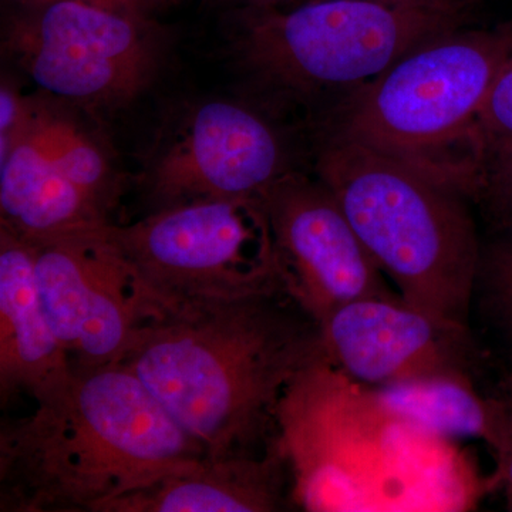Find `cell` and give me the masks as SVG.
<instances>
[{
    "label": "cell",
    "mask_w": 512,
    "mask_h": 512,
    "mask_svg": "<svg viewBox=\"0 0 512 512\" xmlns=\"http://www.w3.org/2000/svg\"><path fill=\"white\" fill-rule=\"evenodd\" d=\"M376 2L463 19L464 13L474 5L476 0H376Z\"/></svg>",
    "instance_id": "cell-21"
},
{
    "label": "cell",
    "mask_w": 512,
    "mask_h": 512,
    "mask_svg": "<svg viewBox=\"0 0 512 512\" xmlns=\"http://www.w3.org/2000/svg\"><path fill=\"white\" fill-rule=\"evenodd\" d=\"M471 326L494 362L512 370V235L483 241Z\"/></svg>",
    "instance_id": "cell-16"
},
{
    "label": "cell",
    "mask_w": 512,
    "mask_h": 512,
    "mask_svg": "<svg viewBox=\"0 0 512 512\" xmlns=\"http://www.w3.org/2000/svg\"><path fill=\"white\" fill-rule=\"evenodd\" d=\"M86 111L55 97H26L0 143V228L42 244L111 224L123 178Z\"/></svg>",
    "instance_id": "cell-8"
},
{
    "label": "cell",
    "mask_w": 512,
    "mask_h": 512,
    "mask_svg": "<svg viewBox=\"0 0 512 512\" xmlns=\"http://www.w3.org/2000/svg\"><path fill=\"white\" fill-rule=\"evenodd\" d=\"M107 231L164 308L285 293L261 197L185 202Z\"/></svg>",
    "instance_id": "cell-7"
},
{
    "label": "cell",
    "mask_w": 512,
    "mask_h": 512,
    "mask_svg": "<svg viewBox=\"0 0 512 512\" xmlns=\"http://www.w3.org/2000/svg\"><path fill=\"white\" fill-rule=\"evenodd\" d=\"M474 143L512 138V60L498 77L473 130Z\"/></svg>",
    "instance_id": "cell-19"
},
{
    "label": "cell",
    "mask_w": 512,
    "mask_h": 512,
    "mask_svg": "<svg viewBox=\"0 0 512 512\" xmlns=\"http://www.w3.org/2000/svg\"><path fill=\"white\" fill-rule=\"evenodd\" d=\"M239 3V8H265V6H282L289 0H228Z\"/></svg>",
    "instance_id": "cell-23"
},
{
    "label": "cell",
    "mask_w": 512,
    "mask_h": 512,
    "mask_svg": "<svg viewBox=\"0 0 512 512\" xmlns=\"http://www.w3.org/2000/svg\"><path fill=\"white\" fill-rule=\"evenodd\" d=\"M493 235H512V138L476 141L473 197Z\"/></svg>",
    "instance_id": "cell-17"
},
{
    "label": "cell",
    "mask_w": 512,
    "mask_h": 512,
    "mask_svg": "<svg viewBox=\"0 0 512 512\" xmlns=\"http://www.w3.org/2000/svg\"><path fill=\"white\" fill-rule=\"evenodd\" d=\"M26 97L15 84L3 80L0 90V143H5L18 127L25 110Z\"/></svg>",
    "instance_id": "cell-20"
},
{
    "label": "cell",
    "mask_w": 512,
    "mask_h": 512,
    "mask_svg": "<svg viewBox=\"0 0 512 512\" xmlns=\"http://www.w3.org/2000/svg\"><path fill=\"white\" fill-rule=\"evenodd\" d=\"M261 200L282 289L316 322L359 299L400 298L322 181L291 171Z\"/></svg>",
    "instance_id": "cell-11"
},
{
    "label": "cell",
    "mask_w": 512,
    "mask_h": 512,
    "mask_svg": "<svg viewBox=\"0 0 512 512\" xmlns=\"http://www.w3.org/2000/svg\"><path fill=\"white\" fill-rule=\"evenodd\" d=\"M373 404L387 419L441 439L497 440L500 409L483 383L471 377L437 376L373 389Z\"/></svg>",
    "instance_id": "cell-15"
},
{
    "label": "cell",
    "mask_w": 512,
    "mask_h": 512,
    "mask_svg": "<svg viewBox=\"0 0 512 512\" xmlns=\"http://www.w3.org/2000/svg\"><path fill=\"white\" fill-rule=\"evenodd\" d=\"M291 171L281 138L261 114L238 101L210 99L164 124L143 184L161 210L198 200L261 197Z\"/></svg>",
    "instance_id": "cell-10"
},
{
    "label": "cell",
    "mask_w": 512,
    "mask_h": 512,
    "mask_svg": "<svg viewBox=\"0 0 512 512\" xmlns=\"http://www.w3.org/2000/svg\"><path fill=\"white\" fill-rule=\"evenodd\" d=\"M83 2L93 3V5L101 6V8L147 15L148 10L156 8V6L168 2V0H83Z\"/></svg>",
    "instance_id": "cell-22"
},
{
    "label": "cell",
    "mask_w": 512,
    "mask_h": 512,
    "mask_svg": "<svg viewBox=\"0 0 512 512\" xmlns=\"http://www.w3.org/2000/svg\"><path fill=\"white\" fill-rule=\"evenodd\" d=\"M121 363L73 372L0 430L2 511L101 512L207 457Z\"/></svg>",
    "instance_id": "cell-2"
},
{
    "label": "cell",
    "mask_w": 512,
    "mask_h": 512,
    "mask_svg": "<svg viewBox=\"0 0 512 512\" xmlns=\"http://www.w3.org/2000/svg\"><path fill=\"white\" fill-rule=\"evenodd\" d=\"M107 225L35 244L40 302L73 372L120 363L164 311Z\"/></svg>",
    "instance_id": "cell-9"
},
{
    "label": "cell",
    "mask_w": 512,
    "mask_h": 512,
    "mask_svg": "<svg viewBox=\"0 0 512 512\" xmlns=\"http://www.w3.org/2000/svg\"><path fill=\"white\" fill-rule=\"evenodd\" d=\"M3 50L47 96L103 114L146 92L163 64L165 37L143 13L83 0H13Z\"/></svg>",
    "instance_id": "cell-6"
},
{
    "label": "cell",
    "mask_w": 512,
    "mask_h": 512,
    "mask_svg": "<svg viewBox=\"0 0 512 512\" xmlns=\"http://www.w3.org/2000/svg\"><path fill=\"white\" fill-rule=\"evenodd\" d=\"M511 60L512 22L450 30L356 89L333 134L419 164L429 151L474 130Z\"/></svg>",
    "instance_id": "cell-5"
},
{
    "label": "cell",
    "mask_w": 512,
    "mask_h": 512,
    "mask_svg": "<svg viewBox=\"0 0 512 512\" xmlns=\"http://www.w3.org/2000/svg\"><path fill=\"white\" fill-rule=\"evenodd\" d=\"M289 477L281 439L259 454L204 457L101 512H274L284 510Z\"/></svg>",
    "instance_id": "cell-14"
},
{
    "label": "cell",
    "mask_w": 512,
    "mask_h": 512,
    "mask_svg": "<svg viewBox=\"0 0 512 512\" xmlns=\"http://www.w3.org/2000/svg\"><path fill=\"white\" fill-rule=\"evenodd\" d=\"M461 19L376 0H303L234 12L232 46L255 80L289 94L359 89Z\"/></svg>",
    "instance_id": "cell-4"
},
{
    "label": "cell",
    "mask_w": 512,
    "mask_h": 512,
    "mask_svg": "<svg viewBox=\"0 0 512 512\" xmlns=\"http://www.w3.org/2000/svg\"><path fill=\"white\" fill-rule=\"evenodd\" d=\"M323 359L319 323L269 293L165 306L120 363L208 457H225L275 446L286 390Z\"/></svg>",
    "instance_id": "cell-1"
},
{
    "label": "cell",
    "mask_w": 512,
    "mask_h": 512,
    "mask_svg": "<svg viewBox=\"0 0 512 512\" xmlns=\"http://www.w3.org/2000/svg\"><path fill=\"white\" fill-rule=\"evenodd\" d=\"M316 173L404 302L471 326L483 241L456 184L336 134L320 148Z\"/></svg>",
    "instance_id": "cell-3"
},
{
    "label": "cell",
    "mask_w": 512,
    "mask_h": 512,
    "mask_svg": "<svg viewBox=\"0 0 512 512\" xmlns=\"http://www.w3.org/2000/svg\"><path fill=\"white\" fill-rule=\"evenodd\" d=\"M485 386L494 394L500 409L497 440L490 448L497 463L494 481L503 488L505 504L512 511V370L494 363Z\"/></svg>",
    "instance_id": "cell-18"
},
{
    "label": "cell",
    "mask_w": 512,
    "mask_h": 512,
    "mask_svg": "<svg viewBox=\"0 0 512 512\" xmlns=\"http://www.w3.org/2000/svg\"><path fill=\"white\" fill-rule=\"evenodd\" d=\"M319 326L332 369L373 389L437 376L484 384L493 370V357L473 326L434 318L402 298L359 299Z\"/></svg>",
    "instance_id": "cell-12"
},
{
    "label": "cell",
    "mask_w": 512,
    "mask_h": 512,
    "mask_svg": "<svg viewBox=\"0 0 512 512\" xmlns=\"http://www.w3.org/2000/svg\"><path fill=\"white\" fill-rule=\"evenodd\" d=\"M36 245L0 228V396L26 393L43 402L73 369L37 291Z\"/></svg>",
    "instance_id": "cell-13"
}]
</instances>
